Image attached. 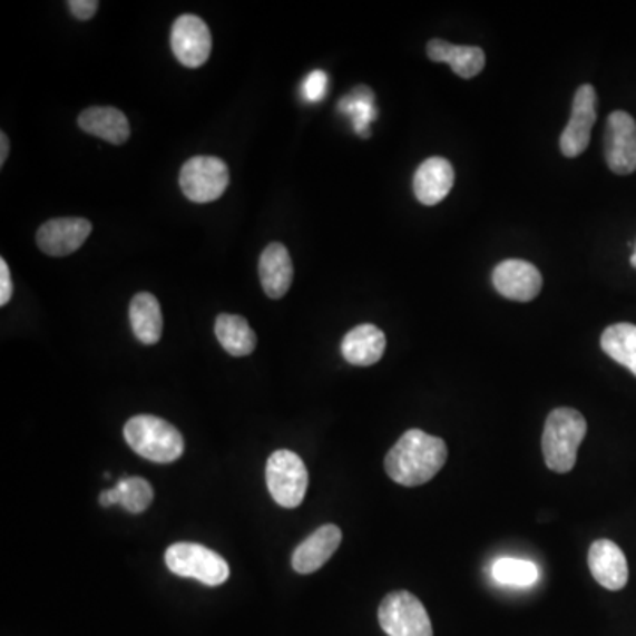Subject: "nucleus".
Here are the masks:
<instances>
[{
	"mask_svg": "<svg viewBox=\"0 0 636 636\" xmlns=\"http://www.w3.org/2000/svg\"><path fill=\"white\" fill-rule=\"evenodd\" d=\"M11 295H13L11 271H9L8 262L0 258V306H6L11 301Z\"/></svg>",
	"mask_w": 636,
	"mask_h": 636,
	"instance_id": "cd10ccee",
	"label": "nucleus"
},
{
	"mask_svg": "<svg viewBox=\"0 0 636 636\" xmlns=\"http://www.w3.org/2000/svg\"><path fill=\"white\" fill-rule=\"evenodd\" d=\"M125 439L135 453L154 463H172L184 453V439L174 424L156 415H135L125 427Z\"/></svg>",
	"mask_w": 636,
	"mask_h": 636,
	"instance_id": "7ed1b4c3",
	"label": "nucleus"
},
{
	"mask_svg": "<svg viewBox=\"0 0 636 636\" xmlns=\"http://www.w3.org/2000/svg\"><path fill=\"white\" fill-rule=\"evenodd\" d=\"M632 264H633V267H636V249H635V253H633V256H632Z\"/></svg>",
	"mask_w": 636,
	"mask_h": 636,
	"instance_id": "c756f323",
	"label": "nucleus"
},
{
	"mask_svg": "<svg viewBox=\"0 0 636 636\" xmlns=\"http://www.w3.org/2000/svg\"><path fill=\"white\" fill-rule=\"evenodd\" d=\"M493 578L505 586L529 587L538 580L536 564L524 559H499L491 568Z\"/></svg>",
	"mask_w": 636,
	"mask_h": 636,
	"instance_id": "393cba45",
	"label": "nucleus"
},
{
	"mask_svg": "<svg viewBox=\"0 0 636 636\" xmlns=\"http://www.w3.org/2000/svg\"><path fill=\"white\" fill-rule=\"evenodd\" d=\"M327 87H330V78L322 69H315L312 74L307 75L303 81V98L307 102H319L327 95Z\"/></svg>",
	"mask_w": 636,
	"mask_h": 636,
	"instance_id": "a878e982",
	"label": "nucleus"
},
{
	"mask_svg": "<svg viewBox=\"0 0 636 636\" xmlns=\"http://www.w3.org/2000/svg\"><path fill=\"white\" fill-rule=\"evenodd\" d=\"M605 158L617 176L636 170V120L628 111H611L605 129Z\"/></svg>",
	"mask_w": 636,
	"mask_h": 636,
	"instance_id": "6e6552de",
	"label": "nucleus"
},
{
	"mask_svg": "<svg viewBox=\"0 0 636 636\" xmlns=\"http://www.w3.org/2000/svg\"><path fill=\"white\" fill-rule=\"evenodd\" d=\"M454 170L448 159H427L421 163V167L415 170L414 195L423 205H437L448 197L453 188Z\"/></svg>",
	"mask_w": 636,
	"mask_h": 636,
	"instance_id": "dca6fc26",
	"label": "nucleus"
},
{
	"mask_svg": "<svg viewBox=\"0 0 636 636\" xmlns=\"http://www.w3.org/2000/svg\"><path fill=\"white\" fill-rule=\"evenodd\" d=\"M589 568L599 586L620 590L629 578L628 560L620 547L610 539H598L589 550Z\"/></svg>",
	"mask_w": 636,
	"mask_h": 636,
	"instance_id": "ddd939ff",
	"label": "nucleus"
},
{
	"mask_svg": "<svg viewBox=\"0 0 636 636\" xmlns=\"http://www.w3.org/2000/svg\"><path fill=\"white\" fill-rule=\"evenodd\" d=\"M228 183L231 172L227 165L214 156H195L180 168V189L195 204L218 200L227 192Z\"/></svg>",
	"mask_w": 636,
	"mask_h": 636,
	"instance_id": "0eeeda50",
	"label": "nucleus"
},
{
	"mask_svg": "<svg viewBox=\"0 0 636 636\" xmlns=\"http://www.w3.org/2000/svg\"><path fill=\"white\" fill-rule=\"evenodd\" d=\"M262 288L271 300H282L294 280L291 253L282 243H271L258 262Z\"/></svg>",
	"mask_w": 636,
	"mask_h": 636,
	"instance_id": "2eb2a0df",
	"label": "nucleus"
},
{
	"mask_svg": "<svg viewBox=\"0 0 636 636\" xmlns=\"http://www.w3.org/2000/svg\"><path fill=\"white\" fill-rule=\"evenodd\" d=\"M214 333L223 349L234 358H244L255 351L256 334L243 316L222 313L214 324Z\"/></svg>",
	"mask_w": 636,
	"mask_h": 636,
	"instance_id": "4be33fe9",
	"label": "nucleus"
},
{
	"mask_svg": "<svg viewBox=\"0 0 636 636\" xmlns=\"http://www.w3.org/2000/svg\"><path fill=\"white\" fill-rule=\"evenodd\" d=\"M165 562L177 577L195 578L209 587L222 586L231 577L227 560L197 542L172 545L165 554Z\"/></svg>",
	"mask_w": 636,
	"mask_h": 636,
	"instance_id": "20e7f679",
	"label": "nucleus"
},
{
	"mask_svg": "<svg viewBox=\"0 0 636 636\" xmlns=\"http://www.w3.org/2000/svg\"><path fill=\"white\" fill-rule=\"evenodd\" d=\"M172 51L186 68H200L211 57L213 38L207 23L195 14H183L172 26Z\"/></svg>",
	"mask_w": 636,
	"mask_h": 636,
	"instance_id": "1a4fd4ad",
	"label": "nucleus"
},
{
	"mask_svg": "<svg viewBox=\"0 0 636 636\" xmlns=\"http://www.w3.org/2000/svg\"><path fill=\"white\" fill-rule=\"evenodd\" d=\"M265 481L276 505L286 509L303 505L307 490V469L300 454L288 449H280L271 454L265 467Z\"/></svg>",
	"mask_w": 636,
	"mask_h": 636,
	"instance_id": "39448f33",
	"label": "nucleus"
},
{
	"mask_svg": "<svg viewBox=\"0 0 636 636\" xmlns=\"http://www.w3.org/2000/svg\"><path fill=\"white\" fill-rule=\"evenodd\" d=\"M68 6L69 9H71V13H74L78 20L86 22V20H90V18L95 17L99 8V2H96V0H69Z\"/></svg>",
	"mask_w": 636,
	"mask_h": 636,
	"instance_id": "bb28decb",
	"label": "nucleus"
},
{
	"mask_svg": "<svg viewBox=\"0 0 636 636\" xmlns=\"http://www.w3.org/2000/svg\"><path fill=\"white\" fill-rule=\"evenodd\" d=\"M153 499L154 491L149 481L133 476V478L120 479L116 488L102 491L101 496H99V505L102 508L119 505L126 511L138 515V512H144L149 508Z\"/></svg>",
	"mask_w": 636,
	"mask_h": 636,
	"instance_id": "412c9836",
	"label": "nucleus"
},
{
	"mask_svg": "<svg viewBox=\"0 0 636 636\" xmlns=\"http://www.w3.org/2000/svg\"><path fill=\"white\" fill-rule=\"evenodd\" d=\"M448 461V446L423 430H409L385 457V472L394 483L421 487L432 481Z\"/></svg>",
	"mask_w": 636,
	"mask_h": 636,
	"instance_id": "f257e3e1",
	"label": "nucleus"
},
{
	"mask_svg": "<svg viewBox=\"0 0 636 636\" xmlns=\"http://www.w3.org/2000/svg\"><path fill=\"white\" fill-rule=\"evenodd\" d=\"M9 154L8 135L4 131L0 133V167H4L6 159Z\"/></svg>",
	"mask_w": 636,
	"mask_h": 636,
	"instance_id": "c85d7f7f",
	"label": "nucleus"
},
{
	"mask_svg": "<svg viewBox=\"0 0 636 636\" xmlns=\"http://www.w3.org/2000/svg\"><path fill=\"white\" fill-rule=\"evenodd\" d=\"M385 352V334L376 325L361 324L343 337L342 354L354 366H372Z\"/></svg>",
	"mask_w": 636,
	"mask_h": 636,
	"instance_id": "f3484780",
	"label": "nucleus"
},
{
	"mask_svg": "<svg viewBox=\"0 0 636 636\" xmlns=\"http://www.w3.org/2000/svg\"><path fill=\"white\" fill-rule=\"evenodd\" d=\"M598 95L589 84L578 87L573 99L571 117L562 135H560V150L568 158H577L589 147L590 131L598 117L596 111Z\"/></svg>",
	"mask_w": 636,
	"mask_h": 636,
	"instance_id": "9d476101",
	"label": "nucleus"
},
{
	"mask_svg": "<svg viewBox=\"0 0 636 636\" xmlns=\"http://www.w3.org/2000/svg\"><path fill=\"white\" fill-rule=\"evenodd\" d=\"M78 125L89 135L110 141L114 146L126 144L131 133L128 117L114 107L87 108L78 117Z\"/></svg>",
	"mask_w": 636,
	"mask_h": 636,
	"instance_id": "6ab92c4d",
	"label": "nucleus"
},
{
	"mask_svg": "<svg viewBox=\"0 0 636 636\" xmlns=\"http://www.w3.org/2000/svg\"><path fill=\"white\" fill-rule=\"evenodd\" d=\"M493 286L506 300L529 303L541 292L542 276L536 265L526 261L500 262L491 274Z\"/></svg>",
	"mask_w": 636,
	"mask_h": 636,
	"instance_id": "9b49d317",
	"label": "nucleus"
},
{
	"mask_svg": "<svg viewBox=\"0 0 636 636\" xmlns=\"http://www.w3.org/2000/svg\"><path fill=\"white\" fill-rule=\"evenodd\" d=\"M587 421L569 407L551 410L542 432V457L548 469L566 474L577 463L578 448L586 439Z\"/></svg>",
	"mask_w": 636,
	"mask_h": 636,
	"instance_id": "f03ea898",
	"label": "nucleus"
},
{
	"mask_svg": "<svg viewBox=\"0 0 636 636\" xmlns=\"http://www.w3.org/2000/svg\"><path fill=\"white\" fill-rule=\"evenodd\" d=\"M337 108L345 116H351L352 125L359 137H370V125L379 116L375 107V95L366 86H359L351 95L343 96L337 102Z\"/></svg>",
	"mask_w": 636,
	"mask_h": 636,
	"instance_id": "b1692460",
	"label": "nucleus"
},
{
	"mask_svg": "<svg viewBox=\"0 0 636 636\" xmlns=\"http://www.w3.org/2000/svg\"><path fill=\"white\" fill-rule=\"evenodd\" d=\"M379 623L389 636H433L427 608L409 590L385 596L379 608Z\"/></svg>",
	"mask_w": 636,
	"mask_h": 636,
	"instance_id": "423d86ee",
	"label": "nucleus"
},
{
	"mask_svg": "<svg viewBox=\"0 0 636 636\" xmlns=\"http://www.w3.org/2000/svg\"><path fill=\"white\" fill-rule=\"evenodd\" d=\"M92 223L86 218H56L43 223L36 234L39 249L50 256H68L89 239Z\"/></svg>",
	"mask_w": 636,
	"mask_h": 636,
	"instance_id": "f8f14e48",
	"label": "nucleus"
},
{
	"mask_svg": "<svg viewBox=\"0 0 636 636\" xmlns=\"http://www.w3.org/2000/svg\"><path fill=\"white\" fill-rule=\"evenodd\" d=\"M342 542V530L340 527L327 524L316 529L310 538L304 539L300 547L295 548L292 556V568L300 575H310L319 571Z\"/></svg>",
	"mask_w": 636,
	"mask_h": 636,
	"instance_id": "4468645a",
	"label": "nucleus"
},
{
	"mask_svg": "<svg viewBox=\"0 0 636 636\" xmlns=\"http://www.w3.org/2000/svg\"><path fill=\"white\" fill-rule=\"evenodd\" d=\"M129 322L138 342L156 345L163 334V315L159 301L149 292L135 295L129 304Z\"/></svg>",
	"mask_w": 636,
	"mask_h": 636,
	"instance_id": "aec40b11",
	"label": "nucleus"
},
{
	"mask_svg": "<svg viewBox=\"0 0 636 636\" xmlns=\"http://www.w3.org/2000/svg\"><path fill=\"white\" fill-rule=\"evenodd\" d=\"M428 57L433 62H446L451 66L454 74L460 78L478 77L487 65L485 51L478 47H463V45H453L444 39H432L427 47Z\"/></svg>",
	"mask_w": 636,
	"mask_h": 636,
	"instance_id": "a211bd4d",
	"label": "nucleus"
},
{
	"mask_svg": "<svg viewBox=\"0 0 636 636\" xmlns=\"http://www.w3.org/2000/svg\"><path fill=\"white\" fill-rule=\"evenodd\" d=\"M601 349L636 376V325L620 322L607 327L601 334Z\"/></svg>",
	"mask_w": 636,
	"mask_h": 636,
	"instance_id": "5701e85b",
	"label": "nucleus"
}]
</instances>
